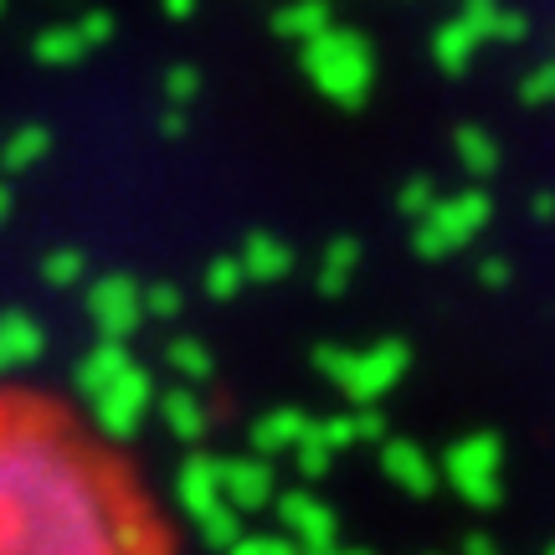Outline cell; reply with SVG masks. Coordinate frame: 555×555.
Listing matches in <instances>:
<instances>
[{"label":"cell","mask_w":555,"mask_h":555,"mask_svg":"<svg viewBox=\"0 0 555 555\" xmlns=\"http://www.w3.org/2000/svg\"><path fill=\"white\" fill-rule=\"evenodd\" d=\"M150 525L67 406L0 386V555H144Z\"/></svg>","instance_id":"cell-1"},{"label":"cell","mask_w":555,"mask_h":555,"mask_svg":"<svg viewBox=\"0 0 555 555\" xmlns=\"http://www.w3.org/2000/svg\"><path fill=\"white\" fill-rule=\"evenodd\" d=\"M232 555H294V545H283V540H237Z\"/></svg>","instance_id":"cell-2"}]
</instances>
